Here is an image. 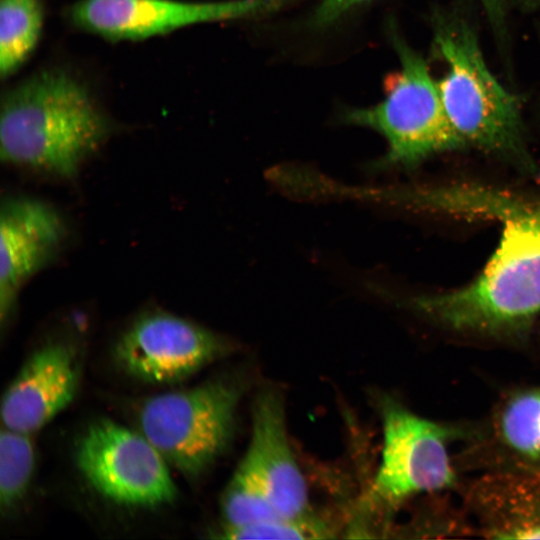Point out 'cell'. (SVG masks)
Masks as SVG:
<instances>
[{"mask_svg":"<svg viewBox=\"0 0 540 540\" xmlns=\"http://www.w3.org/2000/svg\"><path fill=\"white\" fill-rule=\"evenodd\" d=\"M432 208L500 221L499 245L468 285L413 300L415 308L464 331L504 333L540 313V201L484 187L434 188Z\"/></svg>","mask_w":540,"mask_h":540,"instance_id":"cell-1","label":"cell"},{"mask_svg":"<svg viewBox=\"0 0 540 540\" xmlns=\"http://www.w3.org/2000/svg\"><path fill=\"white\" fill-rule=\"evenodd\" d=\"M108 130L79 82L62 72H42L3 98L0 156L10 164L70 178Z\"/></svg>","mask_w":540,"mask_h":540,"instance_id":"cell-2","label":"cell"},{"mask_svg":"<svg viewBox=\"0 0 540 540\" xmlns=\"http://www.w3.org/2000/svg\"><path fill=\"white\" fill-rule=\"evenodd\" d=\"M434 46L446 68L437 81L441 99L466 145L526 159L519 101L488 68L471 26L455 16L438 17Z\"/></svg>","mask_w":540,"mask_h":540,"instance_id":"cell-3","label":"cell"},{"mask_svg":"<svg viewBox=\"0 0 540 540\" xmlns=\"http://www.w3.org/2000/svg\"><path fill=\"white\" fill-rule=\"evenodd\" d=\"M391 36L401 68L386 79L385 99L341 115L344 123L373 129L385 138L387 151L370 164L374 171L408 169L433 154L466 146L448 117L425 60L396 32Z\"/></svg>","mask_w":540,"mask_h":540,"instance_id":"cell-4","label":"cell"},{"mask_svg":"<svg viewBox=\"0 0 540 540\" xmlns=\"http://www.w3.org/2000/svg\"><path fill=\"white\" fill-rule=\"evenodd\" d=\"M240 378L152 396L139 409V431L187 476L203 473L228 446L244 393Z\"/></svg>","mask_w":540,"mask_h":540,"instance_id":"cell-5","label":"cell"},{"mask_svg":"<svg viewBox=\"0 0 540 540\" xmlns=\"http://www.w3.org/2000/svg\"><path fill=\"white\" fill-rule=\"evenodd\" d=\"M75 456L87 482L115 503L156 507L175 499L168 462L140 431L98 420L82 434Z\"/></svg>","mask_w":540,"mask_h":540,"instance_id":"cell-6","label":"cell"},{"mask_svg":"<svg viewBox=\"0 0 540 540\" xmlns=\"http://www.w3.org/2000/svg\"><path fill=\"white\" fill-rule=\"evenodd\" d=\"M383 423L382 458L370 497L396 505L411 496L442 490L455 483L445 427L422 418L395 400H378Z\"/></svg>","mask_w":540,"mask_h":540,"instance_id":"cell-7","label":"cell"},{"mask_svg":"<svg viewBox=\"0 0 540 540\" xmlns=\"http://www.w3.org/2000/svg\"><path fill=\"white\" fill-rule=\"evenodd\" d=\"M235 350L224 336L181 317L154 312L121 336L115 356L131 375L151 383L180 381Z\"/></svg>","mask_w":540,"mask_h":540,"instance_id":"cell-8","label":"cell"},{"mask_svg":"<svg viewBox=\"0 0 540 540\" xmlns=\"http://www.w3.org/2000/svg\"><path fill=\"white\" fill-rule=\"evenodd\" d=\"M295 0H80L74 22L111 40H139L203 22L250 18L277 11Z\"/></svg>","mask_w":540,"mask_h":540,"instance_id":"cell-9","label":"cell"},{"mask_svg":"<svg viewBox=\"0 0 540 540\" xmlns=\"http://www.w3.org/2000/svg\"><path fill=\"white\" fill-rule=\"evenodd\" d=\"M239 464L261 487L280 516L312 512L306 482L289 444L279 389L264 387L256 394L251 440Z\"/></svg>","mask_w":540,"mask_h":540,"instance_id":"cell-10","label":"cell"},{"mask_svg":"<svg viewBox=\"0 0 540 540\" xmlns=\"http://www.w3.org/2000/svg\"><path fill=\"white\" fill-rule=\"evenodd\" d=\"M64 236L59 214L31 198H10L0 212V319L10 315L23 284L51 258Z\"/></svg>","mask_w":540,"mask_h":540,"instance_id":"cell-11","label":"cell"},{"mask_svg":"<svg viewBox=\"0 0 540 540\" xmlns=\"http://www.w3.org/2000/svg\"><path fill=\"white\" fill-rule=\"evenodd\" d=\"M78 367L72 348L51 343L35 351L3 394V426L31 434L74 398Z\"/></svg>","mask_w":540,"mask_h":540,"instance_id":"cell-12","label":"cell"},{"mask_svg":"<svg viewBox=\"0 0 540 540\" xmlns=\"http://www.w3.org/2000/svg\"><path fill=\"white\" fill-rule=\"evenodd\" d=\"M43 24L39 0H1L0 73L13 74L36 47Z\"/></svg>","mask_w":540,"mask_h":540,"instance_id":"cell-13","label":"cell"},{"mask_svg":"<svg viewBox=\"0 0 540 540\" xmlns=\"http://www.w3.org/2000/svg\"><path fill=\"white\" fill-rule=\"evenodd\" d=\"M497 426L502 442L514 454L540 464V388L511 396L499 412Z\"/></svg>","mask_w":540,"mask_h":540,"instance_id":"cell-14","label":"cell"},{"mask_svg":"<svg viewBox=\"0 0 540 540\" xmlns=\"http://www.w3.org/2000/svg\"><path fill=\"white\" fill-rule=\"evenodd\" d=\"M35 451L30 434L3 426L0 434V504L14 507L25 494L34 470Z\"/></svg>","mask_w":540,"mask_h":540,"instance_id":"cell-15","label":"cell"},{"mask_svg":"<svg viewBox=\"0 0 540 540\" xmlns=\"http://www.w3.org/2000/svg\"><path fill=\"white\" fill-rule=\"evenodd\" d=\"M223 526L237 527L282 517L269 499L240 464L221 497Z\"/></svg>","mask_w":540,"mask_h":540,"instance_id":"cell-16","label":"cell"},{"mask_svg":"<svg viewBox=\"0 0 540 540\" xmlns=\"http://www.w3.org/2000/svg\"><path fill=\"white\" fill-rule=\"evenodd\" d=\"M220 538L225 539H327L335 529L324 519L309 512L293 517H277L237 527L223 526Z\"/></svg>","mask_w":540,"mask_h":540,"instance_id":"cell-17","label":"cell"},{"mask_svg":"<svg viewBox=\"0 0 540 540\" xmlns=\"http://www.w3.org/2000/svg\"><path fill=\"white\" fill-rule=\"evenodd\" d=\"M367 1L370 0H322L310 18V25L317 28L326 27L350 9Z\"/></svg>","mask_w":540,"mask_h":540,"instance_id":"cell-18","label":"cell"},{"mask_svg":"<svg viewBox=\"0 0 540 540\" xmlns=\"http://www.w3.org/2000/svg\"><path fill=\"white\" fill-rule=\"evenodd\" d=\"M499 533L496 537L501 539H540V524L517 526Z\"/></svg>","mask_w":540,"mask_h":540,"instance_id":"cell-19","label":"cell"},{"mask_svg":"<svg viewBox=\"0 0 540 540\" xmlns=\"http://www.w3.org/2000/svg\"><path fill=\"white\" fill-rule=\"evenodd\" d=\"M488 11L489 16L496 21H501L503 15V0H480Z\"/></svg>","mask_w":540,"mask_h":540,"instance_id":"cell-20","label":"cell"}]
</instances>
